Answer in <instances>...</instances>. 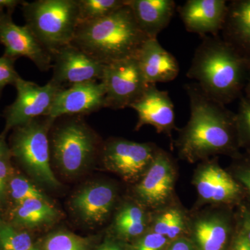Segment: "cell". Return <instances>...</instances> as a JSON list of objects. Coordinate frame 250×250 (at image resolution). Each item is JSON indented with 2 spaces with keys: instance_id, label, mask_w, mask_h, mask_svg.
I'll return each instance as SVG.
<instances>
[{
  "instance_id": "cell-22",
  "label": "cell",
  "mask_w": 250,
  "mask_h": 250,
  "mask_svg": "<svg viewBox=\"0 0 250 250\" xmlns=\"http://www.w3.org/2000/svg\"><path fill=\"white\" fill-rule=\"evenodd\" d=\"M150 220L146 207L139 202L125 204L115 218L113 239L123 243L137 239L149 229Z\"/></svg>"
},
{
  "instance_id": "cell-27",
  "label": "cell",
  "mask_w": 250,
  "mask_h": 250,
  "mask_svg": "<svg viewBox=\"0 0 250 250\" xmlns=\"http://www.w3.org/2000/svg\"><path fill=\"white\" fill-rule=\"evenodd\" d=\"M34 246L29 233L0 221V250H30Z\"/></svg>"
},
{
  "instance_id": "cell-41",
  "label": "cell",
  "mask_w": 250,
  "mask_h": 250,
  "mask_svg": "<svg viewBox=\"0 0 250 250\" xmlns=\"http://www.w3.org/2000/svg\"><path fill=\"white\" fill-rule=\"evenodd\" d=\"M30 250H41L40 248H39V247L34 246V247H33L32 248H31V249Z\"/></svg>"
},
{
  "instance_id": "cell-9",
  "label": "cell",
  "mask_w": 250,
  "mask_h": 250,
  "mask_svg": "<svg viewBox=\"0 0 250 250\" xmlns=\"http://www.w3.org/2000/svg\"><path fill=\"white\" fill-rule=\"evenodd\" d=\"M100 82L105 88V108L129 107L144 93L147 82L136 58L106 64Z\"/></svg>"
},
{
  "instance_id": "cell-8",
  "label": "cell",
  "mask_w": 250,
  "mask_h": 250,
  "mask_svg": "<svg viewBox=\"0 0 250 250\" xmlns=\"http://www.w3.org/2000/svg\"><path fill=\"white\" fill-rule=\"evenodd\" d=\"M158 149L152 143L109 139L102 147L104 166L125 182L136 184L154 161Z\"/></svg>"
},
{
  "instance_id": "cell-39",
  "label": "cell",
  "mask_w": 250,
  "mask_h": 250,
  "mask_svg": "<svg viewBox=\"0 0 250 250\" xmlns=\"http://www.w3.org/2000/svg\"><path fill=\"white\" fill-rule=\"evenodd\" d=\"M11 156L9 147L5 142L4 136H0V159L10 158Z\"/></svg>"
},
{
  "instance_id": "cell-40",
  "label": "cell",
  "mask_w": 250,
  "mask_h": 250,
  "mask_svg": "<svg viewBox=\"0 0 250 250\" xmlns=\"http://www.w3.org/2000/svg\"><path fill=\"white\" fill-rule=\"evenodd\" d=\"M245 97L248 100H250V70L249 75H248V80H247L246 86H245L244 90Z\"/></svg>"
},
{
  "instance_id": "cell-35",
  "label": "cell",
  "mask_w": 250,
  "mask_h": 250,
  "mask_svg": "<svg viewBox=\"0 0 250 250\" xmlns=\"http://www.w3.org/2000/svg\"><path fill=\"white\" fill-rule=\"evenodd\" d=\"M228 250H250L249 243L237 223L232 240Z\"/></svg>"
},
{
  "instance_id": "cell-2",
  "label": "cell",
  "mask_w": 250,
  "mask_h": 250,
  "mask_svg": "<svg viewBox=\"0 0 250 250\" xmlns=\"http://www.w3.org/2000/svg\"><path fill=\"white\" fill-rule=\"evenodd\" d=\"M250 70V62L221 37L208 36L202 37L195 49L187 77L226 106L243 96Z\"/></svg>"
},
{
  "instance_id": "cell-16",
  "label": "cell",
  "mask_w": 250,
  "mask_h": 250,
  "mask_svg": "<svg viewBox=\"0 0 250 250\" xmlns=\"http://www.w3.org/2000/svg\"><path fill=\"white\" fill-rule=\"evenodd\" d=\"M130 108L137 113L136 131L143 126L150 125L159 134L171 137L176 128L175 113L174 104L167 91L159 90L155 84H149Z\"/></svg>"
},
{
  "instance_id": "cell-4",
  "label": "cell",
  "mask_w": 250,
  "mask_h": 250,
  "mask_svg": "<svg viewBox=\"0 0 250 250\" xmlns=\"http://www.w3.org/2000/svg\"><path fill=\"white\" fill-rule=\"evenodd\" d=\"M27 25L51 54L71 43L80 24L77 0H36L21 4Z\"/></svg>"
},
{
  "instance_id": "cell-33",
  "label": "cell",
  "mask_w": 250,
  "mask_h": 250,
  "mask_svg": "<svg viewBox=\"0 0 250 250\" xmlns=\"http://www.w3.org/2000/svg\"><path fill=\"white\" fill-rule=\"evenodd\" d=\"M236 223L241 229L250 246V203L245 200L236 207Z\"/></svg>"
},
{
  "instance_id": "cell-11",
  "label": "cell",
  "mask_w": 250,
  "mask_h": 250,
  "mask_svg": "<svg viewBox=\"0 0 250 250\" xmlns=\"http://www.w3.org/2000/svg\"><path fill=\"white\" fill-rule=\"evenodd\" d=\"M177 176V167L172 156L159 147L149 168L135 186L138 202L154 211L170 205Z\"/></svg>"
},
{
  "instance_id": "cell-21",
  "label": "cell",
  "mask_w": 250,
  "mask_h": 250,
  "mask_svg": "<svg viewBox=\"0 0 250 250\" xmlns=\"http://www.w3.org/2000/svg\"><path fill=\"white\" fill-rule=\"evenodd\" d=\"M126 4L148 38H157L169 25L176 11L174 0H126Z\"/></svg>"
},
{
  "instance_id": "cell-15",
  "label": "cell",
  "mask_w": 250,
  "mask_h": 250,
  "mask_svg": "<svg viewBox=\"0 0 250 250\" xmlns=\"http://www.w3.org/2000/svg\"><path fill=\"white\" fill-rule=\"evenodd\" d=\"M105 88L101 82H86L62 88L56 95L48 116H80L105 108Z\"/></svg>"
},
{
  "instance_id": "cell-36",
  "label": "cell",
  "mask_w": 250,
  "mask_h": 250,
  "mask_svg": "<svg viewBox=\"0 0 250 250\" xmlns=\"http://www.w3.org/2000/svg\"><path fill=\"white\" fill-rule=\"evenodd\" d=\"M166 250H195L188 237H182L171 241Z\"/></svg>"
},
{
  "instance_id": "cell-34",
  "label": "cell",
  "mask_w": 250,
  "mask_h": 250,
  "mask_svg": "<svg viewBox=\"0 0 250 250\" xmlns=\"http://www.w3.org/2000/svg\"><path fill=\"white\" fill-rule=\"evenodd\" d=\"M9 158L0 159V200H4L8 192L9 182L11 178V167Z\"/></svg>"
},
{
  "instance_id": "cell-26",
  "label": "cell",
  "mask_w": 250,
  "mask_h": 250,
  "mask_svg": "<svg viewBox=\"0 0 250 250\" xmlns=\"http://www.w3.org/2000/svg\"><path fill=\"white\" fill-rule=\"evenodd\" d=\"M89 247L86 238L69 231H59L47 237L42 250H88Z\"/></svg>"
},
{
  "instance_id": "cell-6",
  "label": "cell",
  "mask_w": 250,
  "mask_h": 250,
  "mask_svg": "<svg viewBox=\"0 0 250 250\" xmlns=\"http://www.w3.org/2000/svg\"><path fill=\"white\" fill-rule=\"evenodd\" d=\"M79 117L70 116V120L59 124L53 130L50 141L54 160L67 175L83 170L99 148L98 136Z\"/></svg>"
},
{
  "instance_id": "cell-42",
  "label": "cell",
  "mask_w": 250,
  "mask_h": 250,
  "mask_svg": "<svg viewBox=\"0 0 250 250\" xmlns=\"http://www.w3.org/2000/svg\"><path fill=\"white\" fill-rule=\"evenodd\" d=\"M0 221H1V220H0Z\"/></svg>"
},
{
  "instance_id": "cell-23",
  "label": "cell",
  "mask_w": 250,
  "mask_h": 250,
  "mask_svg": "<svg viewBox=\"0 0 250 250\" xmlns=\"http://www.w3.org/2000/svg\"><path fill=\"white\" fill-rule=\"evenodd\" d=\"M189 217L177 206L170 205L151 215L149 230L166 237L170 241L188 237Z\"/></svg>"
},
{
  "instance_id": "cell-13",
  "label": "cell",
  "mask_w": 250,
  "mask_h": 250,
  "mask_svg": "<svg viewBox=\"0 0 250 250\" xmlns=\"http://www.w3.org/2000/svg\"><path fill=\"white\" fill-rule=\"evenodd\" d=\"M12 14L0 8V43L4 47V56L14 60L26 57L41 71H48L52 67V54L27 25L14 22Z\"/></svg>"
},
{
  "instance_id": "cell-20",
  "label": "cell",
  "mask_w": 250,
  "mask_h": 250,
  "mask_svg": "<svg viewBox=\"0 0 250 250\" xmlns=\"http://www.w3.org/2000/svg\"><path fill=\"white\" fill-rule=\"evenodd\" d=\"M222 39L250 62V0L228 1Z\"/></svg>"
},
{
  "instance_id": "cell-1",
  "label": "cell",
  "mask_w": 250,
  "mask_h": 250,
  "mask_svg": "<svg viewBox=\"0 0 250 250\" xmlns=\"http://www.w3.org/2000/svg\"><path fill=\"white\" fill-rule=\"evenodd\" d=\"M184 86L190 115L174 142L179 158L194 164L218 155L238 157L236 113L208 97L196 83Z\"/></svg>"
},
{
  "instance_id": "cell-14",
  "label": "cell",
  "mask_w": 250,
  "mask_h": 250,
  "mask_svg": "<svg viewBox=\"0 0 250 250\" xmlns=\"http://www.w3.org/2000/svg\"><path fill=\"white\" fill-rule=\"evenodd\" d=\"M52 54L53 73L50 80L62 88L66 84L100 82L103 78L104 64L72 44Z\"/></svg>"
},
{
  "instance_id": "cell-29",
  "label": "cell",
  "mask_w": 250,
  "mask_h": 250,
  "mask_svg": "<svg viewBox=\"0 0 250 250\" xmlns=\"http://www.w3.org/2000/svg\"><path fill=\"white\" fill-rule=\"evenodd\" d=\"M236 121L240 148L250 155V100L245 96L240 98Z\"/></svg>"
},
{
  "instance_id": "cell-32",
  "label": "cell",
  "mask_w": 250,
  "mask_h": 250,
  "mask_svg": "<svg viewBox=\"0 0 250 250\" xmlns=\"http://www.w3.org/2000/svg\"><path fill=\"white\" fill-rule=\"evenodd\" d=\"M15 62L14 59L4 55L0 57V97L5 87L8 85H14L21 77L15 69Z\"/></svg>"
},
{
  "instance_id": "cell-37",
  "label": "cell",
  "mask_w": 250,
  "mask_h": 250,
  "mask_svg": "<svg viewBox=\"0 0 250 250\" xmlns=\"http://www.w3.org/2000/svg\"><path fill=\"white\" fill-rule=\"evenodd\" d=\"M95 250H126V249L123 243L111 238V239H106Z\"/></svg>"
},
{
  "instance_id": "cell-12",
  "label": "cell",
  "mask_w": 250,
  "mask_h": 250,
  "mask_svg": "<svg viewBox=\"0 0 250 250\" xmlns=\"http://www.w3.org/2000/svg\"><path fill=\"white\" fill-rule=\"evenodd\" d=\"M236 224L233 208L214 207L189 218L188 238L195 250H228Z\"/></svg>"
},
{
  "instance_id": "cell-17",
  "label": "cell",
  "mask_w": 250,
  "mask_h": 250,
  "mask_svg": "<svg viewBox=\"0 0 250 250\" xmlns=\"http://www.w3.org/2000/svg\"><path fill=\"white\" fill-rule=\"evenodd\" d=\"M228 6L226 0H187L177 11L188 32L202 37L218 36L223 29Z\"/></svg>"
},
{
  "instance_id": "cell-30",
  "label": "cell",
  "mask_w": 250,
  "mask_h": 250,
  "mask_svg": "<svg viewBox=\"0 0 250 250\" xmlns=\"http://www.w3.org/2000/svg\"><path fill=\"white\" fill-rule=\"evenodd\" d=\"M170 242L166 237L149 229L137 239L123 244L126 250H166Z\"/></svg>"
},
{
  "instance_id": "cell-19",
  "label": "cell",
  "mask_w": 250,
  "mask_h": 250,
  "mask_svg": "<svg viewBox=\"0 0 250 250\" xmlns=\"http://www.w3.org/2000/svg\"><path fill=\"white\" fill-rule=\"evenodd\" d=\"M116 198V190L111 184H92L74 196L72 207L85 223L101 224L109 216Z\"/></svg>"
},
{
  "instance_id": "cell-5",
  "label": "cell",
  "mask_w": 250,
  "mask_h": 250,
  "mask_svg": "<svg viewBox=\"0 0 250 250\" xmlns=\"http://www.w3.org/2000/svg\"><path fill=\"white\" fill-rule=\"evenodd\" d=\"M55 120L41 117L15 128L11 138V155L36 180L51 188L60 186L50 166L49 132Z\"/></svg>"
},
{
  "instance_id": "cell-7",
  "label": "cell",
  "mask_w": 250,
  "mask_h": 250,
  "mask_svg": "<svg viewBox=\"0 0 250 250\" xmlns=\"http://www.w3.org/2000/svg\"><path fill=\"white\" fill-rule=\"evenodd\" d=\"M192 183L200 205L233 208L246 200V195L229 171L219 164L218 158L202 161L195 169Z\"/></svg>"
},
{
  "instance_id": "cell-25",
  "label": "cell",
  "mask_w": 250,
  "mask_h": 250,
  "mask_svg": "<svg viewBox=\"0 0 250 250\" xmlns=\"http://www.w3.org/2000/svg\"><path fill=\"white\" fill-rule=\"evenodd\" d=\"M126 0H77L81 23L98 21L126 4Z\"/></svg>"
},
{
  "instance_id": "cell-28",
  "label": "cell",
  "mask_w": 250,
  "mask_h": 250,
  "mask_svg": "<svg viewBox=\"0 0 250 250\" xmlns=\"http://www.w3.org/2000/svg\"><path fill=\"white\" fill-rule=\"evenodd\" d=\"M11 198L16 205L29 200V199H41L48 200L45 194L42 193L36 186L22 176L16 175L11 177L8 187Z\"/></svg>"
},
{
  "instance_id": "cell-31",
  "label": "cell",
  "mask_w": 250,
  "mask_h": 250,
  "mask_svg": "<svg viewBox=\"0 0 250 250\" xmlns=\"http://www.w3.org/2000/svg\"><path fill=\"white\" fill-rule=\"evenodd\" d=\"M229 172L243 188L246 200L250 203V155L245 153L236 159L230 166Z\"/></svg>"
},
{
  "instance_id": "cell-10",
  "label": "cell",
  "mask_w": 250,
  "mask_h": 250,
  "mask_svg": "<svg viewBox=\"0 0 250 250\" xmlns=\"http://www.w3.org/2000/svg\"><path fill=\"white\" fill-rule=\"evenodd\" d=\"M16 100L5 108L4 133L41 117L48 116L56 95L62 87L49 81L44 85L20 77L14 85Z\"/></svg>"
},
{
  "instance_id": "cell-38",
  "label": "cell",
  "mask_w": 250,
  "mask_h": 250,
  "mask_svg": "<svg viewBox=\"0 0 250 250\" xmlns=\"http://www.w3.org/2000/svg\"><path fill=\"white\" fill-rule=\"evenodd\" d=\"M24 1L20 0H0V8L6 9V11L14 13L18 5H21Z\"/></svg>"
},
{
  "instance_id": "cell-24",
  "label": "cell",
  "mask_w": 250,
  "mask_h": 250,
  "mask_svg": "<svg viewBox=\"0 0 250 250\" xmlns=\"http://www.w3.org/2000/svg\"><path fill=\"white\" fill-rule=\"evenodd\" d=\"M58 213L49 200L29 199L16 205L12 219L16 225L26 228H35L47 225L57 218Z\"/></svg>"
},
{
  "instance_id": "cell-3",
  "label": "cell",
  "mask_w": 250,
  "mask_h": 250,
  "mask_svg": "<svg viewBox=\"0 0 250 250\" xmlns=\"http://www.w3.org/2000/svg\"><path fill=\"white\" fill-rule=\"evenodd\" d=\"M147 39L126 2L106 17L79 24L70 44L106 65L136 58Z\"/></svg>"
},
{
  "instance_id": "cell-18",
  "label": "cell",
  "mask_w": 250,
  "mask_h": 250,
  "mask_svg": "<svg viewBox=\"0 0 250 250\" xmlns=\"http://www.w3.org/2000/svg\"><path fill=\"white\" fill-rule=\"evenodd\" d=\"M136 59L148 84L172 82L178 76V62L163 47L157 38L145 41Z\"/></svg>"
}]
</instances>
